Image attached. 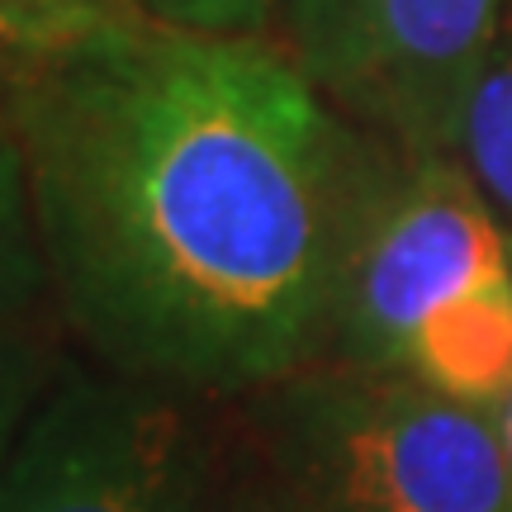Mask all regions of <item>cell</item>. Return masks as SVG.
I'll list each match as a JSON object with an SVG mask.
<instances>
[{
	"label": "cell",
	"instance_id": "12",
	"mask_svg": "<svg viewBox=\"0 0 512 512\" xmlns=\"http://www.w3.org/2000/svg\"><path fill=\"white\" fill-rule=\"evenodd\" d=\"M209 512H299L290 498L280 494V484H238L233 494L214 484V498H209Z\"/></svg>",
	"mask_w": 512,
	"mask_h": 512
},
{
	"label": "cell",
	"instance_id": "7",
	"mask_svg": "<svg viewBox=\"0 0 512 512\" xmlns=\"http://www.w3.org/2000/svg\"><path fill=\"white\" fill-rule=\"evenodd\" d=\"M403 375L494 413L512 394V275L432 313L408 342Z\"/></svg>",
	"mask_w": 512,
	"mask_h": 512
},
{
	"label": "cell",
	"instance_id": "13",
	"mask_svg": "<svg viewBox=\"0 0 512 512\" xmlns=\"http://www.w3.org/2000/svg\"><path fill=\"white\" fill-rule=\"evenodd\" d=\"M494 418H498V427H503V446H508V460H512V394L494 408Z\"/></svg>",
	"mask_w": 512,
	"mask_h": 512
},
{
	"label": "cell",
	"instance_id": "11",
	"mask_svg": "<svg viewBox=\"0 0 512 512\" xmlns=\"http://www.w3.org/2000/svg\"><path fill=\"white\" fill-rule=\"evenodd\" d=\"M24 5H34L38 15L72 24V29H95L110 15H119V10H138L133 0H24Z\"/></svg>",
	"mask_w": 512,
	"mask_h": 512
},
{
	"label": "cell",
	"instance_id": "5",
	"mask_svg": "<svg viewBox=\"0 0 512 512\" xmlns=\"http://www.w3.org/2000/svg\"><path fill=\"white\" fill-rule=\"evenodd\" d=\"M214 446L181 389L62 375L0 456V512H209Z\"/></svg>",
	"mask_w": 512,
	"mask_h": 512
},
{
	"label": "cell",
	"instance_id": "6",
	"mask_svg": "<svg viewBox=\"0 0 512 512\" xmlns=\"http://www.w3.org/2000/svg\"><path fill=\"white\" fill-rule=\"evenodd\" d=\"M57 323H67L29 200L24 152L0 110V456L53 394Z\"/></svg>",
	"mask_w": 512,
	"mask_h": 512
},
{
	"label": "cell",
	"instance_id": "10",
	"mask_svg": "<svg viewBox=\"0 0 512 512\" xmlns=\"http://www.w3.org/2000/svg\"><path fill=\"white\" fill-rule=\"evenodd\" d=\"M147 19L190 34H261L280 0H133Z\"/></svg>",
	"mask_w": 512,
	"mask_h": 512
},
{
	"label": "cell",
	"instance_id": "9",
	"mask_svg": "<svg viewBox=\"0 0 512 512\" xmlns=\"http://www.w3.org/2000/svg\"><path fill=\"white\" fill-rule=\"evenodd\" d=\"M86 34L91 29L57 24L24 0H0V110L10 105V95L19 86H29L57 53H67Z\"/></svg>",
	"mask_w": 512,
	"mask_h": 512
},
{
	"label": "cell",
	"instance_id": "3",
	"mask_svg": "<svg viewBox=\"0 0 512 512\" xmlns=\"http://www.w3.org/2000/svg\"><path fill=\"white\" fill-rule=\"evenodd\" d=\"M512 275V238L456 157L384 152L351 223L328 337L347 370L403 375L413 332L437 309Z\"/></svg>",
	"mask_w": 512,
	"mask_h": 512
},
{
	"label": "cell",
	"instance_id": "2",
	"mask_svg": "<svg viewBox=\"0 0 512 512\" xmlns=\"http://www.w3.org/2000/svg\"><path fill=\"white\" fill-rule=\"evenodd\" d=\"M266 456L299 512H512L498 418L413 375H290Z\"/></svg>",
	"mask_w": 512,
	"mask_h": 512
},
{
	"label": "cell",
	"instance_id": "1",
	"mask_svg": "<svg viewBox=\"0 0 512 512\" xmlns=\"http://www.w3.org/2000/svg\"><path fill=\"white\" fill-rule=\"evenodd\" d=\"M67 328L128 380L238 394L328 337L389 143L285 48L119 10L5 105Z\"/></svg>",
	"mask_w": 512,
	"mask_h": 512
},
{
	"label": "cell",
	"instance_id": "8",
	"mask_svg": "<svg viewBox=\"0 0 512 512\" xmlns=\"http://www.w3.org/2000/svg\"><path fill=\"white\" fill-rule=\"evenodd\" d=\"M456 162L475 176L484 200L512 223V0L503 10L489 62L479 72V86L470 95Z\"/></svg>",
	"mask_w": 512,
	"mask_h": 512
},
{
	"label": "cell",
	"instance_id": "4",
	"mask_svg": "<svg viewBox=\"0 0 512 512\" xmlns=\"http://www.w3.org/2000/svg\"><path fill=\"white\" fill-rule=\"evenodd\" d=\"M508 0H290L294 67L403 157H456Z\"/></svg>",
	"mask_w": 512,
	"mask_h": 512
}]
</instances>
